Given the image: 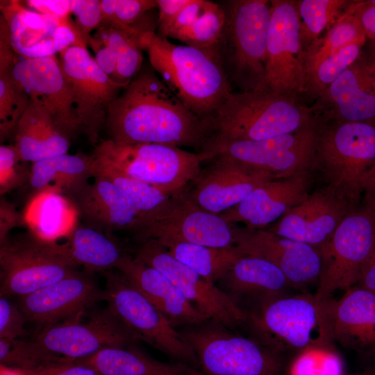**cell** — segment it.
I'll use <instances>...</instances> for the list:
<instances>
[{"label":"cell","mask_w":375,"mask_h":375,"mask_svg":"<svg viewBox=\"0 0 375 375\" xmlns=\"http://www.w3.org/2000/svg\"><path fill=\"white\" fill-rule=\"evenodd\" d=\"M101 375H204L181 362H164L142 351L136 343L125 347H110L79 360Z\"/></svg>","instance_id":"31"},{"label":"cell","mask_w":375,"mask_h":375,"mask_svg":"<svg viewBox=\"0 0 375 375\" xmlns=\"http://www.w3.org/2000/svg\"><path fill=\"white\" fill-rule=\"evenodd\" d=\"M116 269L147 299L174 328L208 318L194 308L175 285L157 269L126 253Z\"/></svg>","instance_id":"27"},{"label":"cell","mask_w":375,"mask_h":375,"mask_svg":"<svg viewBox=\"0 0 375 375\" xmlns=\"http://www.w3.org/2000/svg\"><path fill=\"white\" fill-rule=\"evenodd\" d=\"M97 174L92 156L61 154L32 163L28 183L38 192L53 188L66 196L78 190Z\"/></svg>","instance_id":"33"},{"label":"cell","mask_w":375,"mask_h":375,"mask_svg":"<svg viewBox=\"0 0 375 375\" xmlns=\"http://www.w3.org/2000/svg\"><path fill=\"white\" fill-rule=\"evenodd\" d=\"M306 88L305 54L295 1H271L265 75L258 90L300 99Z\"/></svg>","instance_id":"14"},{"label":"cell","mask_w":375,"mask_h":375,"mask_svg":"<svg viewBox=\"0 0 375 375\" xmlns=\"http://www.w3.org/2000/svg\"><path fill=\"white\" fill-rule=\"evenodd\" d=\"M67 239L70 256L90 272L116 269L126 254L110 234L88 224L77 225Z\"/></svg>","instance_id":"34"},{"label":"cell","mask_w":375,"mask_h":375,"mask_svg":"<svg viewBox=\"0 0 375 375\" xmlns=\"http://www.w3.org/2000/svg\"><path fill=\"white\" fill-rule=\"evenodd\" d=\"M248 315L259 342L276 351H303L332 341L326 300L307 292L274 299Z\"/></svg>","instance_id":"6"},{"label":"cell","mask_w":375,"mask_h":375,"mask_svg":"<svg viewBox=\"0 0 375 375\" xmlns=\"http://www.w3.org/2000/svg\"><path fill=\"white\" fill-rule=\"evenodd\" d=\"M216 285L240 307L243 302L258 307L294 289L278 267L251 256L238 260Z\"/></svg>","instance_id":"28"},{"label":"cell","mask_w":375,"mask_h":375,"mask_svg":"<svg viewBox=\"0 0 375 375\" xmlns=\"http://www.w3.org/2000/svg\"><path fill=\"white\" fill-rule=\"evenodd\" d=\"M68 197L85 224L111 234L118 231L133 233L138 228L141 214L106 176L97 173L89 182Z\"/></svg>","instance_id":"26"},{"label":"cell","mask_w":375,"mask_h":375,"mask_svg":"<svg viewBox=\"0 0 375 375\" xmlns=\"http://www.w3.org/2000/svg\"><path fill=\"white\" fill-rule=\"evenodd\" d=\"M140 41L160 78L201 119H209L233 91L220 61L206 52L176 44L155 31Z\"/></svg>","instance_id":"2"},{"label":"cell","mask_w":375,"mask_h":375,"mask_svg":"<svg viewBox=\"0 0 375 375\" xmlns=\"http://www.w3.org/2000/svg\"><path fill=\"white\" fill-rule=\"evenodd\" d=\"M159 243L174 258L215 284L245 256L236 245L212 247L179 242Z\"/></svg>","instance_id":"35"},{"label":"cell","mask_w":375,"mask_h":375,"mask_svg":"<svg viewBox=\"0 0 375 375\" xmlns=\"http://www.w3.org/2000/svg\"><path fill=\"white\" fill-rule=\"evenodd\" d=\"M202 169L188 194L202 209L220 215L241 202L251 192L274 178L268 173L242 166L221 158Z\"/></svg>","instance_id":"23"},{"label":"cell","mask_w":375,"mask_h":375,"mask_svg":"<svg viewBox=\"0 0 375 375\" xmlns=\"http://www.w3.org/2000/svg\"><path fill=\"white\" fill-rule=\"evenodd\" d=\"M15 145L0 146V194H4L28 183L31 167L26 168Z\"/></svg>","instance_id":"45"},{"label":"cell","mask_w":375,"mask_h":375,"mask_svg":"<svg viewBox=\"0 0 375 375\" xmlns=\"http://www.w3.org/2000/svg\"><path fill=\"white\" fill-rule=\"evenodd\" d=\"M29 101V97L15 83L12 70H0L1 142L15 133Z\"/></svg>","instance_id":"43"},{"label":"cell","mask_w":375,"mask_h":375,"mask_svg":"<svg viewBox=\"0 0 375 375\" xmlns=\"http://www.w3.org/2000/svg\"><path fill=\"white\" fill-rule=\"evenodd\" d=\"M329 344L301 351L292 367V375H340V362Z\"/></svg>","instance_id":"44"},{"label":"cell","mask_w":375,"mask_h":375,"mask_svg":"<svg viewBox=\"0 0 375 375\" xmlns=\"http://www.w3.org/2000/svg\"><path fill=\"white\" fill-rule=\"evenodd\" d=\"M60 57L62 71L74 93L82 132L97 144L108 106L126 85L110 78L85 47H69Z\"/></svg>","instance_id":"17"},{"label":"cell","mask_w":375,"mask_h":375,"mask_svg":"<svg viewBox=\"0 0 375 375\" xmlns=\"http://www.w3.org/2000/svg\"><path fill=\"white\" fill-rule=\"evenodd\" d=\"M307 190L306 172L285 178L271 179L220 216L232 225L242 223L249 228L262 229L304 200L309 194Z\"/></svg>","instance_id":"24"},{"label":"cell","mask_w":375,"mask_h":375,"mask_svg":"<svg viewBox=\"0 0 375 375\" xmlns=\"http://www.w3.org/2000/svg\"><path fill=\"white\" fill-rule=\"evenodd\" d=\"M0 242L6 240L10 231L23 222V216L19 215L13 206L5 199H1L0 204Z\"/></svg>","instance_id":"54"},{"label":"cell","mask_w":375,"mask_h":375,"mask_svg":"<svg viewBox=\"0 0 375 375\" xmlns=\"http://www.w3.org/2000/svg\"><path fill=\"white\" fill-rule=\"evenodd\" d=\"M133 235L140 242L151 239L212 247L235 245L234 225L200 208L184 191L154 215L141 219Z\"/></svg>","instance_id":"13"},{"label":"cell","mask_w":375,"mask_h":375,"mask_svg":"<svg viewBox=\"0 0 375 375\" xmlns=\"http://www.w3.org/2000/svg\"><path fill=\"white\" fill-rule=\"evenodd\" d=\"M351 1L344 0L295 1L299 22V34L304 51L320 37L339 17Z\"/></svg>","instance_id":"41"},{"label":"cell","mask_w":375,"mask_h":375,"mask_svg":"<svg viewBox=\"0 0 375 375\" xmlns=\"http://www.w3.org/2000/svg\"><path fill=\"white\" fill-rule=\"evenodd\" d=\"M319 121L297 131L263 140H234L208 144L204 152L247 168L285 178L315 164Z\"/></svg>","instance_id":"12"},{"label":"cell","mask_w":375,"mask_h":375,"mask_svg":"<svg viewBox=\"0 0 375 375\" xmlns=\"http://www.w3.org/2000/svg\"><path fill=\"white\" fill-rule=\"evenodd\" d=\"M374 71L372 42L316 100L315 115L330 122H375Z\"/></svg>","instance_id":"19"},{"label":"cell","mask_w":375,"mask_h":375,"mask_svg":"<svg viewBox=\"0 0 375 375\" xmlns=\"http://www.w3.org/2000/svg\"><path fill=\"white\" fill-rule=\"evenodd\" d=\"M133 256L164 274L190 303L208 319L215 320L231 330L248 322V313L226 294L215 283L174 258L156 240L141 242Z\"/></svg>","instance_id":"15"},{"label":"cell","mask_w":375,"mask_h":375,"mask_svg":"<svg viewBox=\"0 0 375 375\" xmlns=\"http://www.w3.org/2000/svg\"><path fill=\"white\" fill-rule=\"evenodd\" d=\"M367 38L356 15L353 3L328 28L323 37L317 39L305 51L307 74L323 58L339 49Z\"/></svg>","instance_id":"38"},{"label":"cell","mask_w":375,"mask_h":375,"mask_svg":"<svg viewBox=\"0 0 375 375\" xmlns=\"http://www.w3.org/2000/svg\"><path fill=\"white\" fill-rule=\"evenodd\" d=\"M60 360H67L47 352L33 340L0 339V362L6 367L26 371Z\"/></svg>","instance_id":"42"},{"label":"cell","mask_w":375,"mask_h":375,"mask_svg":"<svg viewBox=\"0 0 375 375\" xmlns=\"http://www.w3.org/2000/svg\"><path fill=\"white\" fill-rule=\"evenodd\" d=\"M195 352L204 375H277V351L233 333L210 319L178 331Z\"/></svg>","instance_id":"8"},{"label":"cell","mask_w":375,"mask_h":375,"mask_svg":"<svg viewBox=\"0 0 375 375\" xmlns=\"http://www.w3.org/2000/svg\"><path fill=\"white\" fill-rule=\"evenodd\" d=\"M19 297L18 306L27 322L44 327L80 319L85 310L105 301L104 290L90 276L78 271Z\"/></svg>","instance_id":"21"},{"label":"cell","mask_w":375,"mask_h":375,"mask_svg":"<svg viewBox=\"0 0 375 375\" xmlns=\"http://www.w3.org/2000/svg\"><path fill=\"white\" fill-rule=\"evenodd\" d=\"M374 248L375 211L365 205L352 208L319 248L323 265L317 299H331L335 292L355 286Z\"/></svg>","instance_id":"10"},{"label":"cell","mask_w":375,"mask_h":375,"mask_svg":"<svg viewBox=\"0 0 375 375\" xmlns=\"http://www.w3.org/2000/svg\"><path fill=\"white\" fill-rule=\"evenodd\" d=\"M1 375H24L20 370L1 365Z\"/></svg>","instance_id":"58"},{"label":"cell","mask_w":375,"mask_h":375,"mask_svg":"<svg viewBox=\"0 0 375 375\" xmlns=\"http://www.w3.org/2000/svg\"><path fill=\"white\" fill-rule=\"evenodd\" d=\"M362 194L364 195V205L375 211V163L363 181Z\"/></svg>","instance_id":"57"},{"label":"cell","mask_w":375,"mask_h":375,"mask_svg":"<svg viewBox=\"0 0 375 375\" xmlns=\"http://www.w3.org/2000/svg\"><path fill=\"white\" fill-rule=\"evenodd\" d=\"M367 38L356 41L331 53L319 62L306 76L305 94L317 100L324 90L360 56Z\"/></svg>","instance_id":"40"},{"label":"cell","mask_w":375,"mask_h":375,"mask_svg":"<svg viewBox=\"0 0 375 375\" xmlns=\"http://www.w3.org/2000/svg\"><path fill=\"white\" fill-rule=\"evenodd\" d=\"M72 319L45 326L33 339L47 352L67 360L90 356L110 347L138 342L133 334L107 306L85 323Z\"/></svg>","instance_id":"16"},{"label":"cell","mask_w":375,"mask_h":375,"mask_svg":"<svg viewBox=\"0 0 375 375\" xmlns=\"http://www.w3.org/2000/svg\"><path fill=\"white\" fill-rule=\"evenodd\" d=\"M374 44V84L375 89V43L372 42Z\"/></svg>","instance_id":"59"},{"label":"cell","mask_w":375,"mask_h":375,"mask_svg":"<svg viewBox=\"0 0 375 375\" xmlns=\"http://www.w3.org/2000/svg\"><path fill=\"white\" fill-rule=\"evenodd\" d=\"M156 8L155 0H117L115 21L104 27L132 28L142 22L147 17L145 15Z\"/></svg>","instance_id":"46"},{"label":"cell","mask_w":375,"mask_h":375,"mask_svg":"<svg viewBox=\"0 0 375 375\" xmlns=\"http://www.w3.org/2000/svg\"><path fill=\"white\" fill-rule=\"evenodd\" d=\"M51 38L57 52L60 54L74 46H88L75 23L72 22L69 17L58 22L52 32Z\"/></svg>","instance_id":"50"},{"label":"cell","mask_w":375,"mask_h":375,"mask_svg":"<svg viewBox=\"0 0 375 375\" xmlns=\"http://www.w3.org/2000/svg\"><path fill=\"white\" fill-rule=\"evenodd\" d=\"M316 120L312 108L299 99L262 90L232 91L206 120L210 133L206 146L234 140H263L297 131Z\"/></svg>","instance_id":"3"},{"label":"cell","mask_w":375,"mask_h":375,"mask_svg":"<svg viewBox=\"0 0 375 375\" xmlns=\"http://www.w3.org/2000/svg\"><path fill=\"white\" fill-rule=\"evenodd\" d=\"M235 245L245 256L265 259L285 275L294 288L318 284L322 271L319 248L263 229L234 226Z\"/></svg>","instance_id":"20"},{"label":"cell","mask_w":375,"mask_h":375,"mask_svg":"<svg viewBox=\"0 0 375 375\" xmlns=\"http://www.w3.org/2000/svg\"><path fill=\"white\" fill-rule=\"evenodd\" d=\"M332 340L343 347L375 352V292L355 285L338 299L326 300Z\"/></svg>","instance_id":"25"},{"label":"cell","mask_w":375,"mask_h":375,"mask_svg":"<svg viewBox=\"0 0 375 375\" xmlns=\"http://www.w3.org/2000/svg\"><path fill=\"white\" fill-rule=\"evenodd\" d=\"M71 13L75 16V25L79 33L89 43L91 31L99 27L101 20V1L72 0Z\"/></svg>","instance_id":"47"},{"label":"cell","mask_w":375,"mask_h":375,"mask_svg":"<svg viewBox=\"0 0 375 375\" xmlns=\"http://www.w3.org/2000/svg\"><path fill=\"white\" fill-rule=\"evenodd\" d=\"M222 6L226 23L219 58L231 87L258 90L264 81L271 1L232 0Z\"/></svg>","instance_id":"4"},{"label":"cell","mask_w":375,"mask_h":375,"mask_svg":"<svg viewBox=\"0 0 375 375\" xmlns=\"http://www.w3.org/2000/svg\"><path fill=\"white\" fill-rule=\"evenodd\" d=\"M67 243L30 231L0 242L1 297L31 294L76 272Z\"/></svg>","instance_id":"9"},{"label":"cell","mask_w":375,"mask_h":375,"mask_svg":"<svg viewBox=\"0 0 375 375\" xmlns=\"http://www.w3.org/2000/svg\"><path fill=\"white\" fill-rule=\"evenodd\" d=\"M21 372L24 375H101L92 367L77 360L56 361Z\"/></svg>","instance_id":"49"},{"label":"cell","mask_w":375,"mask_h":375,"mask_svg":"<svg viewBox=\"0 0 375 375\" xmlns=\"http://www.w3.org/2000/svg\"><path fill=\"white\" fill-rule=\"evenodd\" d=\"M319 126L315 164L330 186L351 203L358 201L362 183L375 163V122H331Z\"/></svg>","instance_id":"7"},{"label":"cell","mask_w":375,"mask_h":375,"mask_svg":"<svg viewBox=\"0 0 375 375\" xmlns=\"http://www.w3.org/2000/svg\"><path fill=\"white\" fill-rule=\"evenodd\" d=\"M97 163L153 185L174 196L200 174L207 152H192L158 144H128L110 139L98 143L92 153Z\"/></svg>","instance_id":"5"},{"label":"cell","mask_w":375,"mask_h":375,"mask_svg":"<svg viewBox=\"0 0 375 375\" xmlns=\"http://www.w3.org/2000/svg\"><path fill=\"white\" fill-rule=\"evenodd\" d=\"M103 274L108 306L138 341L145 342L178 362L199 368L195 352L178 330L119 270L106 271Z\"/></svg>","instance_id":"11"},{"label":"cell","mask_w":375,"mask_h":375,"mask_svg":"<svg viewBox=\"0 0 375 375\" xmlns=\"http://www.w3.org/2000/svg\"><path fill=\"white\" fill-rule=\"evenodd\" d=\"M96 164L97 173L108 178L133 208L141 214L142 217L154 215L174 197L153 185L131 178L113 169L99 165L97 162Z\"/></svg>","instance_id":"39"},{"label":"cell","mask_w":375,"mask_h":375,"mask_svg":"<svg viewBox=\"0 0 375 375\" xmlns=\"http://www.w3.org/2000/svg\"><path fill=\"white\" fill-rule=\"evenodd\" d=\"M353 7L367 38L375 43V1H355Z\"/></svg>","instance_id":"53"},{"label":"cell","mask_w":375,"mask_h":375,"mask_svg":"<svg viewBox=\"0 0 375 375\" xmlns=\"http://www.w3.org/2000/svg\"><path fill=\"white\" fill-rule=\"evenodd\" d=\"M26 4L40 14L59 20L69 17L71 1L69 0H28Z\"/></svg>","instance_id":"52"},{"label":"cell","mask_w":375,"mask_h":375,"mask_svg":"<svg viewBox=\"0 0 375 375\" xmlns=\"http://www.w3.org/2000/svg\"><path fill=\"white\" fill-rule=\"evenodd\" d=\"M16 85L31 100L42 105L69 138L82 132L74 93L56 56L18 58L12 70Z\"/></svg>","instance_id":"18"},{"label":"cell","mask_w":375,"mask_h":375,"mask_svg":"<svg viewBox=\"0 0 375 375\" xmlns=\"http://www.w3.org/2000/svg\"><path fill=\"white\" fill-rule=\"evenodd\" d=\"M350 205L342 194L329 185L308 194L269 231L319 249L352 209Z\"/></svg>","instance_id":"22"},{"label":"cell","mask_w":375,"mask_h":375,"mask_svg":"<svg viewBox=\"0 0 375 375\" xmlns=\"http://www.w3.org/2000/svg\"><path fill=\"white\" fill-rule=\"evenodd\" d=\"M24 162L32 163L68 153L69 138L40 103L31 100L15 133V144Z\"/></svg>","instance_id":"30"},{"label":"cell","mask_w":375,"mask_h":375,"mask_svg":"<svg viewBox=\"0 0 375 375\" xmlns=\"http://www.w3.org/2000/svg\"><path fill=\"white\" fill-rule=\"evenodd\" d=\"M23 215V222L38 238L56 242L68 237L75 227L78 212L72 200L58 190L47 188L38 192Z\"/></svg>","instance_id":"32"},{"label":"cell","mask_w":375,"mask_h":375,"mask_svg":"<svg viewBox=\"0 0 375 375\" xmlns=\"http://www.w3.org/2000/svg\"><path fill=\"white\" fill-rule=\"evenodd\" d=\"M27 319L19 308L4 297L0 299V339H14L25 333Z\"/></svg>","instance_id":"48"},{"label":"cell","mask_w":375,"mask_h":375,"mask_svg":"<svg viewBox=\"0 0 375 375\" xmlns=\"http://www.w3.org/2000/svg\"><path fill=\"white\" fill-rule=\"evenodd\" d=\"M94 53L98 66L112 80L116 81L117 56L114 49L97 35L91 36L89 43Z\"/></svg>","instance_id":"51"},{"label":"cell","mask_w":375,"mask_h":375,"mask_svg":"<svg viewBox=\"0 0 375 375\" xmlns=\"http://www.w3.org/2000/svg\"><path fill=\"white\" fill-rule=\"evenodd\" d=\"M225 23L221 3L190 0L169 24L158 28V34L201 49L219 60V45Z\"/></svg>","instance_id":"29"},{"label":"cell","mask_w":375,"mask_h":375,"mask_svg":"<svg viewBox=\"0 0 375 375\" xmlns=\"http://www.w3.org/2000/svg\"><path fill=\"white\" fill-rule=\"evenodd\" d=\"M154 25L146 21L130 28L100 27L96 35L104 39L115 51L117 56L116 81L127 85L140 72L143 49L140 37Z\"/></svg>","instance_id":"37"},{"label":"cell","mask_w":375,"mask_h":375,"mask_svg":"<svg viewBox=\"0 0 375 375\" xmlns=\"http://www.w3.org/2000/svg\"><path fill=\"white\" fill-rule=\"evenodd\" d=\"M15 51L24 58L29 49L51 38L59 19L24 8L18 1H1Z\"/></svg>","instance_id":"36"},{"label":"cell","mask_w":375,"mask_h":375,"mask_svg":"<svg viewBox=\"0 0 375 375\" xmlns=\"http://www.w3.org/2000/svg\"><path fill=\"white\" fill-rule=\"evenodd\" d=\"M356 285L375 292V248L367 261Z\"/></svg>","instance_id":"56"},{"label":"cell","mask_w":375,"mask_h":375,"mask_svg":"<svg viewBox=\"0 0 375 375\" xmlns=\"http://www.w3.org/2000/svg\"><path fill=\"white\" fill-rule=\"evenodd\" d=\"M190 0H156L158 8V28L169 24Z\"/></svg>","instance_id":"55"},{"label":"cell","mask_w":375,"mask_h":375,"mask_svg":"<svg viewBox=\"0 0 375 375\" xmlns=\"http://www.w3.org/2000/svg\"><path fill=\"white\" fill-rule=\"evenodd\" d=\"M110 140L128 144L190 147L203 152L210 131L151 71L139 74L108 106Z\"/></svg>","instance_id":"1"}]
</instances>
